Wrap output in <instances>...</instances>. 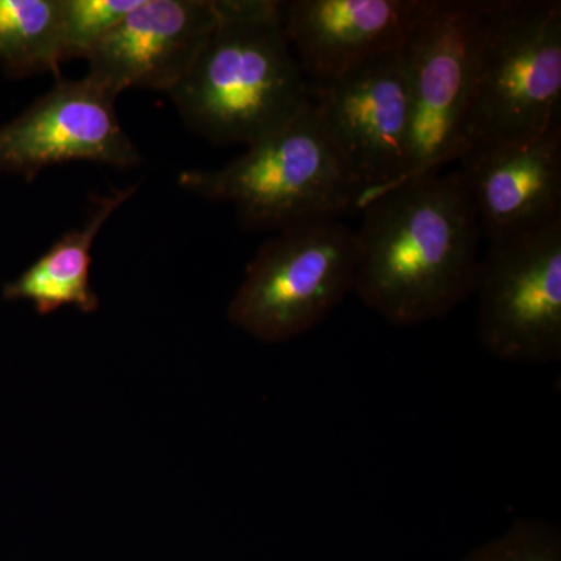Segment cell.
<instances>
[{"mask_svg":"<svg viewBox=\"0 0 561 561\" xmlns=\"http://www.w3.org/2000/svg\"><path fill=\"white\" fill-rule=\"evenodd\" d=\"M360 210L354 294L368 309L419 327L474 295L482 232L457 169L408 181Z\"/></svg>","mask_w":561,"mask_h":561,"instance_id":"6da1fadb","label":"cell"},{"mask_svg":"<svg viewBox=\"0 0 561 561\" xmlns=\"http://www.w3.org/2000/svg\"><path fill=\"white\" fill-rule=\"evenodd\" d=\"M401 50L309 83L323 130L360 192L359 210L397 183L408 164L411 105Z\"/></svg>","mask_w":561,"mask_h":561,"instance_id":"ba28073f","label":"cell"},{"mask_svg":"<svg viewBox=\"0 0 561 561\" xmlns=\"http://www.w3.org/2000/svg\"><path fill=\"white\" fill-rule=\"evenodd\" d=\"M117 98L87 76L58 81L0 127V173L32 183L41 172L65 162L139 165L142 157L121 125Z\"/></svg>","mask_w":561,"mask_h":561,"instance_id":"9c48e42d","label":"cell"},{"mask_svg":"<svg viewBox=\"0 0 561 561\" xmlns=\"http://www.w3.org/2000/svg\"><path fill=\"white\" fill-rule=\"evenodd\" d=\"M179 186L228 203L245 231H284L359 210L360 192L312 103L283 130L247 147L220 169L184 171Z\"/></svg>","mask_w":561,"mask_h":561,"instance_id":"3957f363","label":"cell"},{"mask_svg":"<svg viewBox=\"0 0 561 561\" xmlns=\"http://www.w3.org/2000/svg\"><path fill=\"white\" fill-rule=\"evenodd\" d=\"M61 65L60 0H0V68L27 79Z\"/></svg>","mask_w":561,"mask_h":561,"instance_id":"5bb4252c","label":"cell"},{"mask_svg":"<svg viewBox=\"0 0 561 561\" xmlns=\"http://www.w3.org/2000/svg\"><path fill=\"white\" fill-rule=\"evenodd\" d=\"M481 32L482 0H434L402 47L411 105L408 164L387 191L443 172L467 153Z\"/></svg>","mask_w":561,"mask_h":561,"instance_id":"8992f818","label":"cell"},{"mask_svg":"<svg viewBox=\"0 0 561 561\" xmlns=\"http://www.w3.org/2000/svg\"><path fill=\"white\" fill-rule=\"evenodd\" d=\"M463 561H561L560 534L549 524L519 519Z\"/></svg>","mask_w":561,"mask_h":561,"instance_id":"2e32d148","label":"cell"},{"mask_svg":"<svg viewBox=\"0 0 561 561\" xmlns=\"http://www.w3.org/2000/svg\"><path fill=\"white\" fill-rule=\"evenodd\" d=\"M434 0H294L284 32L309 83L401 50Z\"/></svg>","mask_w":561,"mask_h":561,"instance_id":"7c38bea8","label":"cell"},{"mask_svg":"<svg viewBox=\"0 0 561 561\" xmlns=\"http://www.w3.org/2000/svg\"><path fill=\"white\" fill-rule=\"evenodd\" d=\"M221 16L220 0H142L87 57V77L119 95L169 94L194 68Z\"/></svg>","mask_w":561,"mask_h":561,"instance_id":"8fae6325","label":"cell"},{"mask_svg":"<svg viewBox=\"0 0 561 561\" xmlns=\"http://www.w3.org/2000/svg\"><path fill=\"white\" fill-rule=\"evenodd\" d=\"M557 127H561V2L482 0L468 150L537 138Z\"/></svg>","mask_w":561,"mask_h":561,"instance_id":"277c9868","label":"cell"},{"mask_svg":"<svg viewBox=\"0 0 561 561\" xmlns=\"http://www.w3.org/2000/svg\"><path fill=\"white\" fill-rule=\"evenodd\" d=\"M220 9L209 43L168 95L202 138L249 147L308 108L309 81L284 32V2L220 0Z\"/></svg>","mask_w":561,"mask_h":561,"instance_id":"7a4b0ae2","label":"cell"},{"mask_svg":"<svg viewBox=\"0 0 561 561\" xmlns=\"http://www.w3.org/2000/svg\"><path fill=\"white\" fill-rule=\"evenodd\" d=\"M457 171L489 245L519 241L561 221V127L537 138L471 147Z\"/></svg>","mask_w":561,"mask_h":561,"instance_id":"30bf717a","label":"cell"},{"mask_svg":"<svg viewBox=\"0 0 561 561\" xmlns=\"http://www.w3.org/2000/svg\"><path fill=\"white\" fill-rule=\"evenodd\" d=\"M139 184L92 198V208L80 227L61 236L46 253L3 286V298L31 301L39 316L72 306L83 313L99 309L91 287L92 247L106 221L138 191Z\"/></svg>","mask_w":561,"mask_h":561,"instance_id":"4fadbf2b","label":"cell"},{"mask_svg":"<svg viewBox=\"0 0 561 561\" xmlns=\"http://www.w3.org/2000/svg\"><path fill=\"white\" fill-rule=\"evenodd\" d=\"M478 337L515 364L561 357V221L519 241L489 245L478 284Z\"/></svg>","mask_w":561,"mask_h":561,"instance_id":"52a82bcc","label":"cell"},{"mask_svg":"<svg viewBox=\"0 0 561 561\" xmlns=\"http://www.w3.org/2000/svg\"><path fill=\"white\" fill-rule=\"evenodd\" d=\"M142 0H60L62 62L83 58Z\"/></svg>","mask_w":561,"mask_h":561,"instance_id":"9a60e30c","label":"cell"},{"mask_svg":"<svg viewBox=\"0 0 561 561\" xmlns=\"http://www.w3.org/2000/svg\"><path fill=\"white\" fill-rule=\"evenodd\" d=\"M359 243L341 219L276 232L250 261L228 320L265 343L289 342L319 327L354 291Z\"/></svg>","mask_w":561,"mask_h":561,"instance_id":"5b68a950","label":"cell"}]
</instances>
